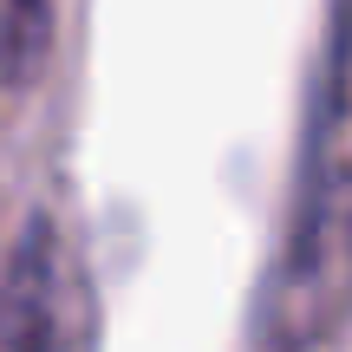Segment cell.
Returning <instances> with one entry per match:
<instances>
[{
  "instance_id": "1",
  "label": "cell",
  "mask_w": 352,
  "mask_h": 352,
  "mask_svg": "<svg viewBox=\"0 0 352 352\" xmlns=\"http://www.w3.org/2000/svg\"><path fill=\"white\" fill-rule=\"evenodd\" d=\"M346 307H352V0H340L314 118H307L287 241H280L274 294H267V340L280 352L320 346L346 320Z\"/></svg>"
},
{
  "instance_id": "2",
  "label": "cell",
  "mask_w": 352,
  "mask_h": 352,
  "mask_svg": "<svg viewBox=\"0 0 352 352\" xmlns=\"http://www.w3.org/2000/svg\"><path fill=\"white\" fill-rule=\"evenodd\" d=\"M0 352H98L85 267L52 222H33L0 274Z\"/></svg>"
},
{
  "instance_id": "3",
  "label": "cell",
  "mask_w": 352,
  "mask_h": 352,
  "mask_svg": "<svg viewBox=\"0 0 352 352\" xmlns=\"http://www.w3.org/2000/svg\"><path fill=\"white\" fill-rule=\"evenodd\" d=\"M39 46H46V7L39 0H7V13H0V72L20 78L39 59Z\"/></svg>"
}]
</instances>
